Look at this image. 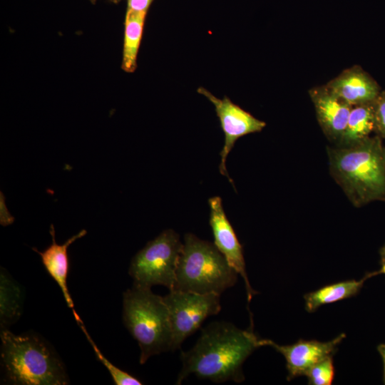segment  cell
I'll return each instance as SVG.
<instances>
[{
  "instance_id": "obj_1",
  "label": "cell",
  "mask_w": 385,
  "mask_h": 385,
  "mask_svg": "<svg viewBox=\"0 0 385 385\" xmlns=\"http://www.w3.org/2000/svg\"><path fill=\"white\" fill-rule=\"evenodd\" d=\"M260 346L252 325L244 330L230 322H213L202 330L190 349L181 352L182 368L175 384H181L192 374L214 383H241L245 361Z\"/></svg>"
},
{
  "instance_id": "obj_2",
  "label": "cell",
  "mask_w": 385,
  "mask_h": 385,
  "mask_svg": "<svg viewBox=\"0 0 385 385\" xmlns=\"http://www.w3.org/2000/svg\"><path fill=\"white\" fill-rule=\"evenodd\" d=\"M377 135L347 148H328L329 170L353 205L385 201V146Z\"/></svg>"
},
{
  "instance_id": "obj_3",
  "label": "cell",
  "mask_w": 385,
  "mask_h": 385,
  "mask_svg": "<svg viewBox=\"0 0 385 385\" xmlns=\"http://www.w3.org/2000/svg\"><path fill=\"white\" fill-rule=\"evenodd\" d=\"M1 363L6 379L19 385H65L63 364L42 340L31 334L1 330Z\"/></svg>"
},
{
  "instance_id": "obj_4",
  "label": "cell",
  "mask_w": 385,
  "mask_h": 385,
  "mask_svg": "<svg viewBox=\"0 0 385 385\" xmlns=\"http://www.w3.org/2000/svg\"><path fill=\"white\" fill-rule=\"evenodd\" d=\"M124 324L140 349V364L156 354L172 351L173 334L163 297L150 288L133 285L123 297Z\"/></svg>"
},
{
  "instance_id": "obj_5",
  "label": "cell",
  "mask_w": 385,
  "mask_h": 385,
  "mask_svg": "<svg viewBox=\"0 0 385 385\" xmlns=\"http://www.w3.org/2000/svg\"><path fill=\"white\" fill-rule=\"evenodd\" d=\"M183 243L173 289L220 295L235 285L238 274L214 243L192 233L185 235Z\"/></svg>"
},
{
  "instance_id": "obj_6",
  "label": "cell",
  "mask_w": 385,
  "mask_h": 385,
  "mask_svg": "<svg viewBox=\"0 0 385 385\" xmlns=\"http://www.w3.org/2000/svg\"><path fill=\"white\" fill-rule=\"evenodd\" d=\"M183 244L178 234L171 229L149 241L130 262L128 273L133 285L147 288L162 285L173 289Z\"/></svg>"
},
{
  "instance_id": "obj_7",
  "label": "cell",
  "mask_w": 385,
  "mask_h": 385,
  "mask_svg": "<svg viewBox=\"0 0 385 385\" xmlns=\"http://www.w3.org/2000/svg\"><path fill=\"white\" fill-rule=\"evenodd\" d=\"M173 334L172 351L180 349L184 340L200 328L210 316L221 310L220 295L170 290L163 297Z\"/></svg>"
},
{
  "instance_id": "obj_8",
  "label": "cell",
  "mask_w": 385,
  "mask_h": 385,
  "mask_svg": "<svg viewBox=\"0 0 385 385\" xmlns=\"http://www.w3.org/2000/svg\"><path fill=\"white\" fill-rule=\"evenodd\" d=\"M197 92L205 96L214 106L220 125L225 134V143L220 153V172L233 183L226 168L228 154L240 138L253 133H258L265 127V122L254 117L238 105L234 103L227 96L220 99L205 88H199Z\"/></svg>"
},
{
  "instance_id": "obj_9",
  "label": "cell",
  "mask_w": 385,
  "mask_h": 385,
  "mask_svg": "<svg viewBox=\"0 0 385 385\" xmlns=\"http://www.w3.org/2000/svg\"><path fill=\"white\" fill-rule=\"evenodd\" d=\"M208 202L209 223L214 237V245L225 257L230 266L244 279L247 301L250 302L257 292L253 290L249 282L242 245L225 213L221 197H210Z\"/></svg>"
},
{
  "instance_id": "obj_10",
  "label": "cell",
  "mask_w": 385,
  "mask_h": 385,
  "mask_svg": "<svg viewBox=\"0 0 385 385\" xmlns=\"http://www.w3.org/2000/svg\"><path fill=\"white\" fill-rule=\"evenodd\" d=\"M345 337L344 334H341L325 342L300 339L290 345H279L270 339H260V345L272 346L283 355L288 372L287 379L290 381L295 377L304 376L314 364L332 356Z\"/></svg>"
},
{
  "instance_id": "obj_11",
  "label": "cell",
  "mask_w": 385,
  "mask_h": 385,
  "mask_svg": "<svg viewBox=\"0 0 385 385\" xmlns=\"http://www.w3.org/2000/svg\"><path fill=\"white\" fill-rule=\"evenodd\" d=\"M309 95L324 133L329 140L338 143L353 106L335 95L326 85L311 88Z\"/></svg>"
},
{
  "instance_id": "obj_12",
  "label": "cell",
  "mask_w": 385,
  "mask_h": 385,
  "mask_svg": "<svg viewBox=\"0 0 385 385\" xmlns=\"http://www.w3.org/2000/svg\"><path fill=\"white\" fill-rule=\"evenodd\" d=\"M325 85L351 106L373 103L381 91L373 77L357 65L342 71Z\"/></svg>"
},
{
  "instance_id": "obj_13",
  "label": "cell",
  "mask_w": 385,
  "mask_h": 385,
  "mask_svg": "<svg viewBox=\"0 0 385 385\" xmlns=\"http://www.w3.org/2000/svg\"><path fill=\"white\" fill-rule=\"evenodd\" d=\"M49 232L52 237L51 245L43 252L35 248L33 250L40 255L45 269L58 284L67 306L73 310V301L67 286V276L69 269L68 247L76 240L83 237L86 234V231L85 230H81L62 245H58L56 242L55 229L53 225H51Z\"/></svg>"
},
{
  "instance_id": "obj_14",
  "label": "cell",
  "mask_w": 385,
  "mask_h": 385,
  "mask_svg": "<svg viewBox=\"0 0 385 385\" xmlns=\"http://www.w3.org/2000/svg\"><path fill=\"white\" fill-rule=\"evenodd\" d=\"M384 274L381 268L368 272L361 279L346 280L324 286L304 296L305 308L309 312H314L324 304H331L356 295L369 278Z\"/></svg>"
},
{
  "instance_id": "obj_15",
  "label": "cell",
  "mask_w": 385,
  "mask_h": 385,
  "mask_svg": "<svg viewBox=\"0 0 385 385\" xmlns=\"http://www.w3.org/2000/svg\"><path fill=\"white\" fill-rule=\"evenodd\" d=\"M147 12L126 10L124 21L122 69L133 73L137 68V56L140 46Z\"/></svg>"
},
{
  "instance_id": "obj_16",
  "label": "cell",
  "mask_w": 385,
  "mask_h": 385,
  "mask_svg": "<svg viewBox=\"0 0 385 385\" xmlns=\"http://www.w3.org/2000/svg\"><path fill=\"white\" fill-rule=\"evenodd\" d=\"M373 103L353 106L337 147L347 148L357 145L374 132Z\"/></svg>"
},
{
  "instance_id": "obj_17",
  "label": "cell",
  "mask_w": 385,
  "mask_h": 385,
  "mask_svg": "<svg viewBox=\"0 0 385 385\" xmlns=\"http://www.w3.org/2000/svg\"><path fill=\"white\" fill-rule=\"evenodd\" d=\"M20 286L9 274L1 270L0 324L1 329L15 322L21 314L22 294Z\"/></svg>"
},
{
  "instance_id": "obj_18",
  "label": "cell",
  "mask_w": 385,
  "mask_h": 385,
  "mask_svg": "<svg viewBox=\"0 0 385 385\" xmlns=\"http://www.w3.org/2000/svg\"><path fill=\"white\" fill-rule=\"evenodd\" d=\"M75 319L81 329L82 332L85 334L88 342L91 345L97 358L98 360L106 367L109 371L113 381L116 385H141L143 383L133 376V375L125 372V371L118 368L116 366L113 365L101 351L96 343L92 339L91 337L87 332L83 322L79 317L78 314L73 309L72 310Z\"/></svg>"
},
{
  "instance_id": "obj_19",
  "label": "cell",
  "mask_w": 385,
  "mask_h": 385,
  "mask_svg": "<svg viewBox=\"0 0 385 385\" xmlns=\"http://www.w3.org/2000/svg\"><path fill=\"white\" fill-rule=\"evenodd\" d=\"M332 356H329L311 366L304 376L308 384L312 385H331L334 378Z\"/></svg>"
},
{
  "instance_id": "obj_20",
  "label": "cell",
  "mask_w": 385,
  "mask_h": 385,
  "mask_svg": "<svg viewBox=\"0 0 385 385\" xmlns=\"http://www.w3.org/2000/svg\"><path fill=\"white\" fill-rule=\"evenodd\" d=\"M376 135L385 138V91H381L373 103Z\"/></svg>"
},
{
  "instance_id": "obj_21",
  "label": "cell",
  "mask_w": 385,
  "mask_h": 385,
  "mask_svg": "<svg viewBox=\"0 0 385 385\" xmlns=\"http://www.w3.org/2000/svg\"><path fill=\"white\" fill-rule=\"evenodd\" d=\"M154 0H127V9L140 12H147Z\"/></svg>"
},
{
  "instance_id": "obj_22",
  "label": "cell",
  "mask_w": 385,
  "mask_h": 385,
  "mask_svg": "<svg viewBox=\"0 0 385 385\" xmlns=\"http://www.w3.org/2000/svg\"><path fill=\"white\" fill-rule=\"evenodd\" d=\"M378 352L379 353L384 364V384H385V343L381 344L377 346Z\"/></svg>"
},
{
  "instance_id": "obj_23",
  "label": "cell",
  "mask_w": 385,
  "mask_h": 385,
  "mask_svg": "<svg viewBox=\"0 0 385 385\" xmlns=\"http://www.w3.org/2000/svg\"><path fill=\"white\" fill-rule=\"evenodd\" d=\"M380 254V264H381V268L384 271V274H385V244L384 246L380 249L379 251Z\"/></svg>"
},
{
  "instance_id": "obj_24",
  "label": "cell",
  "mask_w": 385,
  "mask_h": 385,
  "mask_svg": "<svg viewBox=\"0 0 385 385\" xmlns=\"http://www.w3.org/2000/svg\"><path fill=\"white\" fill-rule=\"evenodd\" d=\"M97 0H90V1L92 3V4H95ZM111 3H114V4H117L118 3L119 0H108Z\"/></svg>"
}]
</instances>
